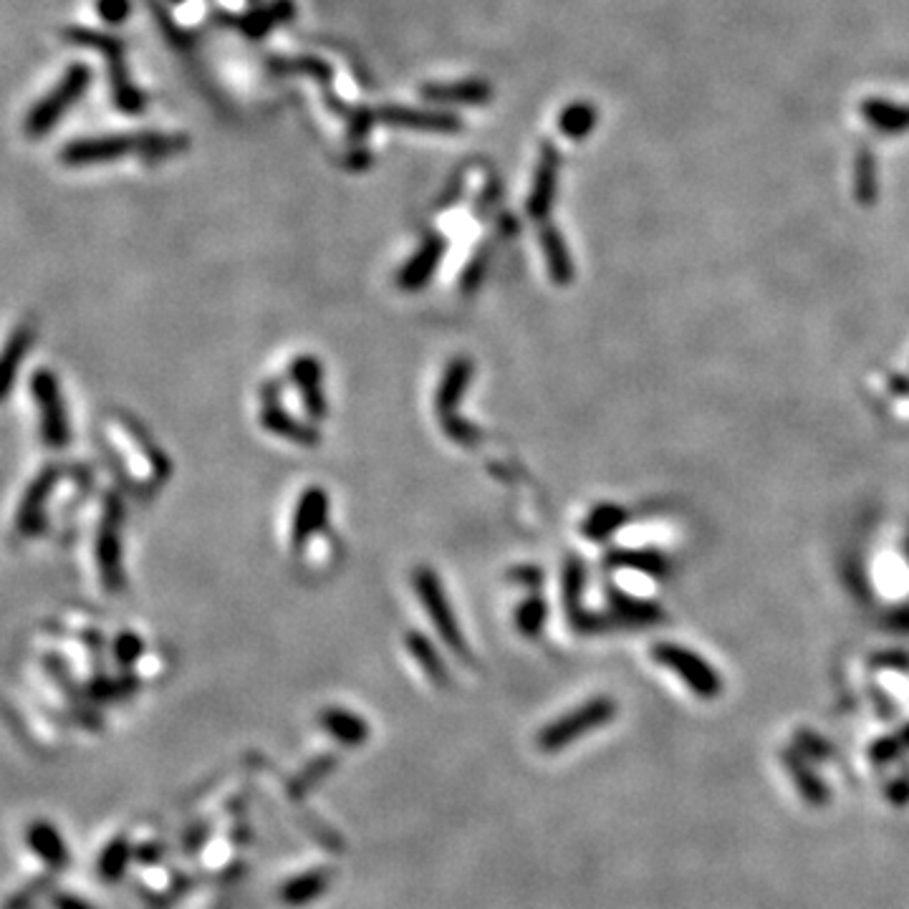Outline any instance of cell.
<instances>
[{"mask_svg":"<svg viewBox=\"0 0 909 909\" xmlns=\"http://www.w3.org/2000/svg\"><path fill=\"white\" fill-rule=\"evenodd\" d=\"M187 149V137L182 134H117V137L104 139H84L66 147L64 160L69 165H96V162H109L117 157L139 152L147 160H165V157L180 155Z\"/></svg>","mask_w":909,"mask_h":909,"instance_id":"obj_1","label":"cell"},{"mask_svg":"<svg viewBox=\"0 0 909 909\" xmlns=\"http://www.w3.org/2000/svg\"><path fill=\"white\" fill-rule=\"evenodd\" d=\"M89 81L91 71L86 69V66H74V69L64 76V81H61V84L56 86L36 109H33L31 117H28V132L46 134L48 129L59 122V117H64V114L74 107V101L84 94Z\"/></svg>","mask_w":909,"mask_h":909,"instance_id":"obj_2","label":"cell"},{"mask_svg":"<svg viewBox=\"0 0 909 909\" xmlns=\"http://www.w3.org/2000/svg\"><path fill=\"white\" fill-rule=\"evenodd\" d=\"M612 715H614V702H609V700L589 702V705H584L581 710H576V713L561 718L559 723H553L551 728H548L546 733L538 738V745H541V750H548V753H553V750H561L564 745H569L571 740L581 738L584 733L594 730L596 725L606 723V720L612 718Z\"/></svg>","mask_w":909,"mask_h":909,"instance_id":"obj_3","label":"cell"},{"mask_svg":"<svg viewBox=\"0 0 909 909\" xmlns=\"http://www.w3.org/2000/svg\"><path fill=\"white\" fill-rule=\"evenodd\" d=\"M654 660L670 667L675 675H680L697 695L715 697L720 692V680L710 670V665H705L697 654L687 652V649L677 647V644H657L654 647Z\"/></svg>","mask_w":909,"mask_h":909,"instance_id":"obj_4","label":"cell"},{"mask_svg":"<svg viewBox=\"0 0 909 909\" xmlns=\"http://www.w3.org/2000/svg\"><path fill=\"white\" fill-rule=\"evenodd\" d=\"M33 394H36L38 412H41L43 440L51 447H64L66 440H69V425H66L64 402H61L54 377L46 372L36 374V379H33Z\"/></svg>","mask_w":909,"mask_h":909,"instance_id":"obj_5","label":"cell"},{"mask_svg":"<svg viewBox=\"0 0 909 909\" xmlns=\"http://www.w3.org/2000/svg\"><path fill=\"white\" fill-rule=\"evenodd\" d=\"M377 122L387 124L394 129H412V132H435V134H455L463 129L455 114L445 112H425V109L410 107H389L377 109Z\"/></svg>","mask_w":909,"mask_h":909,"instance_id":"obj_6","label":"cell"},{"mask_svg":"<svg viewBox=\"0 0 909 909\" xmlns=\"http://www.w3.org/2000/svg\"><path fill=\"white\" fill-rule=\"evenodd\" d=\"M74 36L79 38V41L84 38V43L96 46L101 54H107L109 59H112V84H114V94H117V104L124 109V112H139V109L144 107V96L139 94L132 84H129L124 64L119 61L122 59V43L114 41V38H109V36H96V33H89V31H76Z\"/></svg>","mask_w":909,"mask_h":909,"instance_id":"obj_7","label":"cell"},{"mask_svg":"<svg viewBox=\"0 0 909 909\" xmlns=\"http://www.w3.org/2000/svg\"><path fill=\"white\" fill-rule=\"evenodd\" d=\"M559 162L561 155L553 144H543L541 160H538L536 177H533V190L528 197V215L531 218H546L556 195V180H559Z\"/></svg>","mask_w":909,"mask_h":909,"instance_id":"obj_8","label":"cell"},{"mask_svg":"<svg viewBox=\"0 0 909 909\" xmlns=\"http://www.w3.org/2000/svg\"><path fill=\"white\" fill-rule=\"evenodd\" d=\"M422 99L432 101V104H465V107H478V104H488L493 89L488 81H458V84H427L422 86Z\"/></svg>","mask_w":909,"mask_h":909,"instance_id":"obj_9","label":"cell"},{"mask_svg":"<svg viewBox=\"0 0 909 909\" xmlns=\"http://www.w3.org/2000/svg\"><path fill=\"white\" fill-rule=\"evenodd\" d=\"M26 841L28 846H31L33 854H36L43 864H48V867L61 869L69 862V849H66L64 836L59 834V829H56L54 824H48V821H33V824L28 826Z\"/></svg>","mask_w":909,"mask_h":909,"instance_id":"obj_10","label":"cell"},{"mask_svg":"<svg viewBox=\"0 0 909 909\" xmlns=\"http://www.w3.org/2000/svg\"><path fill=\"white\" fill-rule=\"evenodd\" d=\"M442 253H445V240H442L440 235H430V238H427V243L422 245L420 250H417V256L412 258L410 266H407L402 273H399V286L410 288V291H412V288L425 286L427 278H430L432 273H435V268H437V263H440Z\"/></svg>","mask_w":909,"mask_h":909,"instance_id":"obj_11","label":"cell"},{"mask_svg":"<svg viewBox=\"0 0 909 909\" xmlns=\"http://www.w3.org/2000/svg\"><path fill=\"white\" fill-rule=\"evenodd\" d=\"M293 16V3L291 0H273L271 6L261 8V11H253L250 16L243 18L240 28H243L245 36L250 38H261L266 36L268 31H273L281 23L291 21Z\"/></svg>","mask_w":909,"mask_h":909,"instance_id":"obj_12","label":"cell"},{"mask_svg":"<svg viewBox=\"0 0 909 909\" xmlns=\"http://www.w3.org/2000/svg\"><path fill=\"white\" fill-rule=\"evenodd\" d=\"M28 349H31V329H28V326H21V329L8 339V346L3 349V354H0V397H6L8 389L13 387L18 364L23 362Z\"/></svg>","mask_w":909,"mask_h":909,"instance_id":"obj_13","label":"cell"},{"mask_svg":"<svg viewBox=\"0 0 909 909\" xmlns=\"http://www.w3.org/2000/svg\"><path fill=\"white\" fill-rule=\"evenodd\" d=\"M417 589H420L425 604H430V612H432V619H435L437 629H440V632L445 634V637L450 639L455 647H458L460 639H458V632H455V619H452L450 609H447V601L442 604V594H440V589H437V581L432 579L430 574H420V579H417Z\"/></svg>","mask_w":909,"mask_h":909,"instance_id":"obj_14","label":"cell"},{"mask_svg":"<svg viewBox=\"0 0 909 909\" xmlns=\"http://www.w3.org/2000/svg\"><path fill=\"white\" fill-rule=\"evenodd\" d=\"M541 243H543V250H546V258H548V266H551L553 278H556L559 283L569 281L571 258H569V250H566L564 240H561V235L556 233L553 228H546L541 233Z\"/></svg>","mask_w":909,"mask_h":909,"instance_id":"obj_15","label":"cell"},{"mask_svg":"<svg viewBox=\"0 0 909 909\" xmlns=\"http://www.w3.org/2000/svg\"><path fill=\"white\" fill-rule=\"evenodd\" d=\"M596 112L589 104H571L561 112V132L571 139H581L594 129Z\"/></svg>","mask_w":909,"mask_h":909,"instance_id":"obj_16","label":"cell"},{"mask_svg":"<svg viewBox=\"0 0 909 909\" xmlns=\"http://www.w3.org/2000/svg\"><path fill=\"white\" fill-rule=\"evenodd\" d=\"M271 69L278 71V74L314 76V79H319L321 84H331V76H334L331 66L324 64V61H319V59H273Z\"/></svg>","mask_w":909,"mask_h":909,"instance_id":"obj_17","label":"cell"},{"mask_svg":"<svg viewBox=\"0 0 909 909\" xmlns=\"http://www.w3.org/2000/svg\"><path fill=\"white\" fill-rule=\"evenodd\" d=\"M326 725H329L331 733L336 735L339 740H346V743H359L362 738H367V730L359 720L349 718V715L341 713H329L326 715Z\"/></svg>","mask_w":909,"mask_h":909,"instance_id":"obj_18","label":"cell"},{"mask_svg":"<svg viewBox=\"0 0 909 909\" xmlns=\"http://www.w3.org/2000/svg\"><path fill=\"white\" fill-rule=\"evenodd\" d=\"M127 856H129L127 844H124V841H117V844L109 846V849L104 851V856H101L99 872L104 874V877H107V879H117L119 874L124 872V864H127Z\"/></svg>","mask_w":909,"mask_h":909,"instance_id":"obj_19","label":"cell"},{"mask_svg":"<svg viewBox=\"0 0 909 909\" xmlns=\"http://www.w3.org/2000/svg\"><path fill=\"white\" fill-rule=\"evenodd\" d=\"M377 122V112H369V109H357V112L349 117V139L351 142H359L369 134L372 124Z\"/></svg>","mask_w":909,"mask_h":909,"instance_id":"obj_20","label":"cell"},{"mask_svg":"<svg viewBox=\"0 0 909 909\" xmlns=\"http://www.w3.org/2000/svg\"><path fill=\"white\" fill-rule=\"evenodd\" d=\"M99 13L109 23H122L129 13V0H99Z\"/></svg>","mask_w":909,"mask_h":909,"instance_id":"obj_21","label":"cell"},{"mask_svg":"<svg viewBox=\"0 0 909 909\" xmlns=\"http://www.w3.org/2000/svg\"><path fill=\"white\" fill-rule=\"evenodd\" d=\"M369 160H372V155H369L367 149H357L354 155L346 157V167H351V170H364V167H369Z\"/></svg>","mask_w":909,"mask_h":909,"instance_id":"obj_22","label":"cell"},{"mask_svg":"<svg viewBox=\"0 0 909 909\" xmlns=\"http://www.w3.org/2000/svg\"><path fill=\"white\" fill-rule=\"evenodd\" d=\"M56 909H89L76 897H56Z\"/></svg>","mask_w":909,"mask_h":909,"instance_id":"obj_23","label":"cell"}]
</instances>
